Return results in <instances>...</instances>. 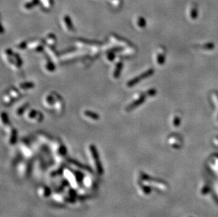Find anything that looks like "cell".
<instances>
[{"label": "cell", "instance_id": "obj_1", "mask_svg": "<svg viewBox=\"0 0 218 217\" xmlns=\"http://www.w3.org/2000/svg\"><path fill=\"white\" fill-rule=\"evenodd\" d=\"M4 59L6 63L14 70L18 71L23 65V61L19 54L15 53L13 50L6 49L4 52Z\"/></svg>", "mask_w": 218, "mask_h": 217}, {"label": "cell", "instance_id": "obj_2", "mask_svg": "<svg viewBox=\"0 0 218 217\" xmlns=\"http://www.w3.org/2000/svg\"><path fill=\"white\" fill-rule=\"evenodd\" d=\"M88 152L89 155H90L91 164L94 166L97 174L102 175L103 174L104 170L101 162L100 161L99 154H98L96 147H95L94 144H90V145L88 146Z\"/></svg>", "mask_w": 218, "mask_h": 217}, {"label": "cell", "instance_id": "obj_3", "mask_svg": "<svg viewBox=\"0 0 218 217\" xmlns=\"http://www.w3.org/2000/svg\"><path fill=\"white\" fill-rule=\"evenodd\" d=\"M64 176L66 177V178L67 179V181H69V183L72 186V188L78 187L80 181H81V179L83 178V176H79V175L81 174L80 172L78 173L73 171L70 169V168H64Z\"/></svg>", "mask_w": 218, "mask_h": 217}, {"label": "cell", "instance_id": "obj_4", "mask_svg": "<svg viewBox=\"0 0 218 217\" xmlns=\"http://www.w3.org/2000/svg\"><path fill=\"white\" fill-rule=\"evenodd\" d=\"M25 117L26 120H28L30 122L34 123V124H39V123L42 122L44 119V117L40 111L29 108L26 111Z\"/></svg>", "mask_w": 218, "mask_h": 217}, {"label": "cell", "instance_id": "obj_5", "mask_svg": "<svg viewBox=\"0 0 218 217\" xmlns=\"http://www.w3.org/2000/svg\"><path fill=\"white\" fill-rule=\"evenodd\" d=\"M145 97H146V95H145L144 93H136V95L134 96V98H133L131 102L126 106V111H132L133 109H136L137 107L140 106L141 104H142L143 103L145 102Z\"/></svg>", "mask_w": 218, "mask_h": 217}, {"label": "cell", "instance_id": "obj_6", "mask_svg": "<svg viewBox=\"0 0 218 217\" xmlns=\"http://www.w3.org/2000/svg\"><path fill=\"white\" fill-rule=\"evenodd\" d=\"M109 38H110V42L112 43V45L120 48L121 50L124 49V48H126V47L131 45V43L129 41L121 38L120 36H117L116 34H111L110 37H109Z\"/></svg>", "mask_w": 218, "mask_h": 217}, {"label": "cell", "instance_id": "obj_7", "mask_svg": "<svg viewBox=\"0 0 218 217\" xmlns=\"http://www.w3.org/2000/svg\"><path fill=\"white\" fill-rule=\"evenodd\" d=\"M53 150L56 158H58L59 159H64V158L66 155V149L60 140L54 142L53 144Z\"/></svg>", "mask_w": 218, "mask_h": 217}, {"label": "cell", "instance_id": "obj_8", "mask_svg": "<svg viewBox=\"0 0 218 217\" xmlns=\"http://www.w3.org/2000/svg\"><path fill=\"white\" fill-rule=\"evenodd\" d=\"M152 73H153V70H152V69L148 70V71H146L145 72H143V73H141L139 76H136V77L133 78L132 79H131L130 80H128L127 83H126V86H127L128 87H134L135 85L137 84V83L141 82V81L143 80V79L149 77V76H151Z\"/></svg>", "mask_w": 218, "mask_h": 217}, {"label": "cell", "instance_id": "obj_9", "mask_svg": "<svg viewBox=\"0 0 218 217\" xmlns=\"http://www.w3.org/2000/svg\"><path fill=\"white\" fill-rule=\"evenodd\" d=\"M57 95L58 93H54V92H50L45 96L44 100H43V104L45 108L53 110Z\"/></svg>", "mask_w": 218, "mask_h": 217}, {"label": "cell", "instance_id": "obj_10", "mask_svg": "<svg viewBox=\"0 0 218 217\" xmlns=\"http://www.w3.org/2000/svg\"><path fill=\"white\" fill-rule=\"evenodd\" d=\"M19 176L23 178H26L29 176L30 172V164L27 161H21L17 167Z\"/></svg>", "mask_w": 218, "mask_h": 217}, {"label": "cell", "instance_id": "obj_11", "mask_svg": "<svg viewBox=\"0 0 218 217\" xmlns=\"http://www.w3.org/2000/svg\"><path fill=\"white\" fill-rule=\"evenodd\" d=\"M45 43L42 39H35L28 43V48L35 52H40L44 49Z\"/></svg>", "mask_w": 218, "mask_h": 217}, {"label": "cell", "instance_id": "obj_12", "mask_svg": "<svg viewBox=\"0 0 218 217\" xmlns=\"http://www.w3.org/2000/svg\"><path fill=\"white\" fill-rule=\"evenodd\" d=\"M6 131H8V134H9V137H8V142L9 143L12 145H14L17 142V138H18V132L14 128L10 125L6 126Z\"/></svg>", "mask_w": 218, "mask_h": 217}, {"label": "cell", "instance_id": "obj_13", "mask_svg": "<svg viewBox=\"0 0 218 217\" xmlns=\"http://www.w3.org/2000/svg\"><path fill=\"white\" fill-rule=\"evenodd\" d=\"M62 25L64 29L68 32H73L75 30L71 21V19L69 15H64L62 18Z\"/></svg>", "mask_w": 218, "mask_h": 217}, {"label": "cell", "instance_id": "obj_14", "mask_svg": "<svg viewBox=\"0 0 218 217\" xmlns=\"http://www.w3.org/2000/svg\"><path fill=\"white\" fill-rule=\"evenodd\" d=\"M124 67V63L121 59H119L116 61V63H114V68H113L112 72V78L114 79H117L120 77L121 73L122 70H123Z\"/></svg>", "mask_w": 218, "mask_h": 217}, {"label": "cell", "instance_id": "obj_15", "mask_svg": "<svg viewBox=\"0 0 218 217\" xmlns=\"http://www.w3.org/2000/svg\"><path fill=\"white\" fill-rule=\"evenodd\" d=\"M137 49L136 48L134 47V45H130L128 47H126L121 50V51L119 52L120 53V56L121 57H132V56H134L136 54Z\"/></svg>", "mask_w": 218, "mask_h": 217}, {"label": "cell", "instance_id": "obj_16", "mask_svg": "<svg viewBox=\"0 0 218 217\" xmlns=\"http://www.w3.org/2000/svg\"><path fill=\"white\" fill-rule=\"evenodd\" d=\"M43 66L44 69L48 73H52L55 71L56 67L54 63V61L50 57H45L43 61Z\"/></svg>", "mask_w": 218, "mask_h": 217}, {"label": "cell", "instance_id": "obj_17", "mask_svg": "<svg viewBox=\"0 0 218 217\" xmlns=\"http://www.w3.org/2000/svg\"><path fill=\"white\" fill-rule=\"evenodd\" d=\"M43 40L45 42V45L47 46V47H54L56 46V43H57V38H56L55 35L54 33H52V32L47 34Z\"/></svg>", "mask_w": 218, "mask_h": 217}, {"label": "cell", "instance_id": "obj_18", "mask_svg": "<svg viewBox=\"0 0 218 217\" xmlns=\"http://www.w3.org/2000/svg\"><path fill=\"white\" fill-rule=\"evenodd\" d=\"M64 100H63V98L58 94L57 97H56V102L55 104H54L53 111L56 114H62L63 112V110H64Z\"/></svg>", "mask_w": 218, "mask_h": 217}, {"label": "cell", "instance_id": "obj_19", "mask_svg": "<svg viewBox=\"0 0 218 217\" xmlns=\"http://www.w3.org/2000/svg\"><path fill=\"white\" fill-rule=\"evenodd\" d=\"M39 5H40V0H26L23 4L22 8L26 12H28Z\"/></svg>", "mask_w": 218, "mask_h": 217}, {"label": "cell", "instance_id": "obj_20", "mask_svg": "<svg viewBox=\"0 0 218 217\" xmlns=\"http://www.w3.org/2000/svg\"><path fill=\"white\" fill-rule=\"evenodd\" d=\"M53 0H40V6L44 12H49L53 6Z\"/></svg>", "mask_w": 218, "mask_h": 217}, {"label": "cell", "instance_id": "obj_21", "mask_svg": "<svg viewBox=\"0 0 218 217\" xmlns=\"http://www.w3.org/2000/svg\"><path fill=\"white\" fill-rule=\"evenodd\" d=\"M83 115L86 118H88L92 121H97L100 119V116L97 114V113H95L94 111L90 110H86L83 111Z\"/></svg>", "mask_w": 218, "mask_h": 217}, {"label": "cell", "instance_id": "obj_22", "mask_svg": "<svg viewBox=\"0 0 218 217\" xmlns=\"http://www.w3.org/2000/svg\"><path fill=\"white\" fill-rule=\"evenodd\" d=\"M165 51L163 50V49H159L158 51H157L155 54V61L157 64L158 65L163 64V63H164L163 62L165 61Z\"/></svg>", "mask_w": 218, "mask_h": 217}, {"label": "cell", "instance_id": "obj_23", "mask_svg": "<svg viewBox=\"0 0 218 217\" xmlns=\"http://www.w3.org/2000/svg\"><path fill=\"white\" fill-rule=\"evenodd\" d=\"M19 89L23 91H28L35 87V84L31 81H24L19 84Z\"/></svg>", "mask_w": 218, "mask_h": 217}, {"label": "cell", "instance_id": "obj_24", "mask_svg": "<svg viewBox=\"0 0 218 217\" xmlns=\"http://www.w3.org/2000/svg\"><path fill=\"white\" fill-rule=\"evenodd\" d=\"M69 163H70L71 164H72V165L75 166L76 167H77L78 168H80V169L86 171L88 172V173H92V171H91V169L88 167V166H85V165H83V164H80V162L76 161V160L69 159Z\"/></svg>", "mask_w": 218, "mask_h": 217}, {"label": "cell", "instance_id": "obj_25", "mask_svg": "<svg viewBox=\"0 0 218 217\" xmlns=\"http://www.w3.org/2000/svg\"><path fill=\"white\" fill-rule=\"evenodd\" d=\"M38 194L42 197H48L51 195V190L47 186H41L38 189Z\"/></svg>", "mask_w": 218, "mask_h": 217}, {"label": "cell", "instance_id": "obj_26", "mask_svg": "<svg viewBox=\"0 0 218 217\" xmlns=\"http://www.w3.org/2000/svg\"><path fill=\"white\" fill-rule=\"evenodd\" d=\"M28 107H29V104H28V103H25V104L19 106L16 111V116H18V117L23 116L26 113V111L28 110Z\"/></svg>", "mask_w": 218, "mask_h": 217}, {"label": "cell", "instance_id": "obj_27", "mask_svg": "<svg viewBox=\"0 0 218 217\" xmlns=\"http://www.w3.org/2000/svg\"><path fill=\"white\" fill-rule=\"evenodd\" d=\"M2 101H3L4 105H6V106H9V105L12 104V103L14 102V100L7 91V93H5L4 94L3 97H2Z\"/></svg>", "mask_w": 218, "mask_h": 217}, {"label": "cell", "instance_id": "obj_28", "mask_svg": "<svg viewBox=\"0 0 218 217\" xmlns=\"http://www.w3.org/2000/svg\"><path fill=\"white\" fill-rule=\"evenodd\" d=\"M8 93L14 98V100H19V99L21 98V93L19 91V90L15 88V87H11L8 90Z\"/></svg>", "mask_w": 218, "mask_h": 217}, {"label": "cell", "instance_id": "obj_29", "mask_svg": "<svg viewBox=\"0 0 218 217\" xmlns=\"http://www.w3.org/2000/svg\"><path fill=\"white\" fill-rule=\"evenodd\" d=\"M21 150H22L23 154L25 155L26 157H30L32 156V150H30V147L27 144H25L24 142H22L21 146Z\"/></svg>", "mask_w": 218, "mask_h": 217}, {"label": "cell", "instance_id": "obj_30", "mask_svg": "<svg viewBox=\"0 0 218 217\" xmlns=\"http://www.w3.org/2000/svg\"><path fill=\"white\" fill-rule=\"evenodd\" d=\"M135 25L138 28H144L146 25L145 23V19H143V17L142 16H138L137 17L136 19V21H135Z\"/></svg>", "mask_w": 218, "mask_h": 217}, {"label": "cell", "instance_id": "obj_31", "mask_svg": "<svg viewBox=\"0 0 218 217\" xmlns=\"http://www.w3.org/2000/svg\"><path fill=\"white\" fill-rule=\"evenodd\" d=\"M117 51L105 52V59L108 62H113L116 58Z\"/></svg>", "mask_w": 218, "mask_h": 217}, {"label": "cell", "instance_id": "obj_32", "mask_svg": "<svg viewBox=\"0 0 218 217\" xmlns=\"http://www.w3.org/2000/svg\"><path fill=\"white\" fill-rule=\"evenodd\" d=\"M54 199H55L56 202H58L65 203L68 201V197L64 196L62 194H54Z\"/></svg>", "mask_w": 218, "mask_h": 217}, {"label": "cell", "instance_id": "obj_33", "mask_svg": "<svg viewBox=\"0 0 218 217\" xmlns=\"http://www.w3.org/2000/svg\"><path fill=\"white\" fill-rule=\"evenodd\" d=\"M1 118H2V124L4 126L6 127L9 126V125H10L9 119V117L8 115L6 114V113L4 112L2 113L1 116Z\"/></svg>", "mask_w": 218, "mask_h": 217}, {"label": "cell", "instance_id": "obj_34", "mask_svg": "<svg viewBox=\"0 0 218 217\" xmlns=\"http://www.w3.org/2000/svg\"><path fill=\"white\" fill-rule=\"evenodd\" d=\"M108 1L113 7L116 8H120L122 5V3H123L122 0H108Z\"/></svg>", "mask_w": 218, "mask_h": 217}, {"label": "cell", "instance_id": "obj_35", "mask_svg": "<svg viewBox=\"0 0 218 217\" xmlns=\"http://www.w3.org/2000/svg\"><path fill=\"white\" fill-rule=\"evenodd\" d=\"M83 183H84V185L88 188L92 187L93 185V181L91 178L88 177V176L83 178Z\"/></svg>", "mask_w": 218, "mask_h": 217}, {"label": "cell", "instance_id": "obj_36", "mask_svg": "<svg viewBox=\"0 0 218 217\" xmlns=\"http://www.w3.org/2000/svg\"><path fill=\"white\" fill-rule=\"evenodd\" d=\"M28 42H27L26 41H22V42H21L19 43L18 45H17L16 47L18 48L19 49H21V50L25 49L26 48H28Z\"/></svg>", "mask_w": 218, "mask_h": 217}]
</instances>
